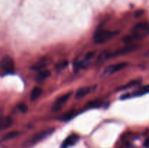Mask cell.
I'll use <instances>...</instances> for the list:
<instances>
[{"mask_svg":"<svg viewBox=\"0 0 149 148\" xmlns=\"http://www.w3.org/2000/svg\"><path fill=\"white\" fill-rule=\"evenodd\" d=\"M149 34V22H141L135 25L130 35L123 38L126 44H132L134 41L143 39Z\"/></svg>","mask_w":149,"mask_h":148,"instance_id":"cell-1","label":"cell"},{"mask_svg":"<svg viewBox=\"0 0 149 148\" xmlns=\"http://www.w3.org/2000/svg\"><path fill=\"white\" fill-rule=\"evenodd\" d=\"M116 35V31H111L109 30H100L95 33L93 39L97 44H101L109 41L114 36Z\"/></svg>","mask_w":149,"mask_h":148,"instance_id":"cell-2","label":"cell"},{"mask_svg":"<svg viewBox=\"0 0 149 148\" xmlns=\"http://www.w3.org/2000/svg\"><path fill=\"white\" fill-rule=\"evenodd\" d=\"M54 130H55L54 129H46V130L42 131L40 132H38L36 134L33 135L29 140H27V142H26V146L30 147L33 145H36V143L41 142L42 140L45 139V138L49 136L51 133H53Z\"/></svg>","mask_w":149,"mask_h":148,"instance_id":"cell-3","label":"cell"},{"mask_svg":"<svg viewBox=\"0 0 149 148\" xmlns=\"http://www.w3.org/2000/svg\"><path fill=\"white\" fill-rule=\"evenodd\" d=\"M139 48V46L137 44H130V45L125 46V47L122 48V49H119L116 50L113 52H108V58L110 59V58L113 57H116L121 56V55H126V54H129L130 52H134L136 49H138Z\"/></svg>","mask_w":149,"mask_h":148,"instance_id":"cell-4","label":"cell"},{"mask_svg":"<svg viewBox=\"0 0 149 148\" xmlns=\"http://www.w3.org/2000/svg\"><path fill=\"white\" fill-rule=\"evenodd\" d=\"M0 68L5 73H13L15 71L14 60L10 56L3 57L0 61Z\"/></svg>","mask_w":149,"mask_h":148,"instance_id":"cell-5","label":"cell"},{"mask_svg":"<svg viewBox=\"0 0 149 148\" xmlns=\"http://www.w3.org/2000/svg\"><path fill=\"white\" fill-rule=\"evenodd\" d=\"M128 65V63L126 62H119V63L112 64V65H109L106 68V69L103 71V75H112V74L117 73L122 70L125 69Z\"/></svg>","mask_w":149,"mask_h":148,"instance_id":"cell-6","label":"cell"},{"mask_svg":"<svg viewBox=\"0 0 149 148\" xmlns=\"http://www.w3.org/2000/svg\"><path fill=\"white\" fill-rule=\"evenodd\" d=\"M72 93L68 92L66 94H63V95L61 96V97H58V99H56L55 102H54L53 104H52V110L54 112L59 111L61 108H62L63 106L66 103V102L69 100V98L71 97Z\"/></svg>","mask_w":149,"mask_h":148,"instance_id":"cell-7","label":"cell"},{"mask_svg":"<svg viewBox=\"0 0 149 148\" xmlns=\"http://www.w3.org/2000/svg\"><path fill=\"white\" fill-rule=\"evenodd\" d=\"M96 88V86H83L81 88L77 90V93H76V98L77 99H81L83 98L84 97H85L86 95L89 94L90 93H91Z\"/></svg>","mask_w":149,"mask_h":148,"instance_id":"cell-8","label":"cell"},{"mask_svg":"<svg viewBox=\"0 0 149 148\" xmlns=\"http://www.w3.org/2000/svg\"><path fill=\"white\" fill-rule=\"evenodd\" d=\"M79 136L77 134H71L64 140L62 144V148H68L69 147L73 146L78 142Z\"/></svg>","mask_w":149,"mask_h":148,"instance_id":"cell-9","label":"cell"},{"mask_svg":"<svg viewBox=\"0 0 149 148\" xmlns=\"http://www.w3.org/2000/svg\"><path fill=\"white\" fill-rule=\"evenodd\" d=\"M13 124V120L10 117H4L0 118V131L10 128Z\"/></svg>","mask_w":149,"mask_h":148,"instance_id":"cell-10","label":"cell"},{"mask_svg":"<svg viewBox=\"0 0 149 148\" xmlns=\"http://www.w3.org/2000/svg\"><path fill=\"white\" fill-rule=\"evenodd\" d=\"M51 75L50 71H42L41 72H39L37 74V75L36 76V80L37 81H43L45 79L49 78Z\"/></svg>","mask_w":149,"mask_h":148,"instance_id":"cell-11","label":"cell"},{"mask_svg":"<svg viewBox=\"0 0 149 148\" xmlns=\"http://www.w3.org/2000/svg\"><path fill=\"white\" fill-rule=\"evenodd\" d=\"M76 115H77V112H76L75 110H70V111L64 113V114L60 118V120H61V121H68V120H70L71 119H72Z\"/></svg>","mask_w":149,"mask_h":148,"instance_id":"cell-12","label":"cell"},{"mask_svg":"<svg viewBox=\"0 0 149 148\" xmlns=\"http://www.w3.org/2000/svg\"><path fill=\"white\" fill-rule=\"evenodd\" d=\"M149 93V84L146 86H144L141 87L139 89L136 90V91L134 92L133 96L135 97H140V96L145 95V94H148Z\"/></svg>","mask_w":149,"mask_h":148,"instance_id":"cell-13","label":"cell"},{"mask_svg":"<svg viewBox=\"0 0 149 148\" xmlns=\"http://www.w3.org/2000/svg\"><path fill=\"white\" fill-rule=\"evenodd\" d=\"M42 93V89L39 87H35L32 89L31 92V100H35L36 99L39 98V97L41 96Z\"/></svg>","mask_w":149,"mask_h":148,"instance_id":"cell-14","label":"cell"},{"mask_svg":"<svg viewBox=\"0 0 149 148\" xmlns=\"http://www.w3.org/2000/svg\"><path fill=\"white\" fill-rule=\"evenodd\" d=\"M103 104V102L100 100H92L87 102L86 107H88V108H93V107H99L102 105Z\"/></svg>","mask_w":149,"mask_h":148,"instance_id":"cell-15","label":"cell"},{"mask_svg":"<svg viewBox=\"0 0 149 148\" xmlns=\"http://www.w3.org/2000/svg\"><path fill=\"white\" fill-rule=\"evenodd\" d=\"M19 135V132L17 131H10L9 133H7V134H5L3 137V140H10V139H13L14 138H15L16 136H17Z\"/></svg>","mask_w":149,"mask_h":148,"instance_id":"cell-16","label":"cell"},{"mask_svg":"<svg viewBox=\"0 0 149 148\" xmlns=\"http://www.w3.org/2000/svg\"><path fill=\"white\" fill-rule=\"evenodd\" d=\"M46 65L47 63L45 61H40V62H38L37 63L35 64V65L32 67L31 69L34 70V71H39V70L45 68V67L46 66Z\"/></svg>","mask_w":149,"mask_h":148,"instance_id":"cell-17","label":"cell"},{"mask_svg":"<svg viewBox=\"0 0 149 148\" xmlns=\"http://www.w3.org/2000/svg\"><path fill=\"white\" fill-rule=\"evenodd\" d=\"M141 82V80H140V79L139 80H134V81H131V82H130L128 84L125 85L124 87H122L121 89H129V88H130V87L135 86L138 85V84H139Z\"/></svg>","mask_w":149,"mask_h":148,"instance_id":"cell-18","label":"cell"},{"mask_svg":"<svg viewBox=\"0 0 149 148\" xmlns=\"http://www.w3.org/2000/svg\"><path fill=\"white\" fill-rule=\"evenodd\" d=\"M67 65H68V62H67V61H63V62H61V63L58 64V65H56V69L57 70L64 69Z\"/></svg>","mask_w":149,"mask_h":148,"instance_id":"cell-19","label":"cell"},{"mask_svg":"<svg viewBox=\"0 0 149 148\" xmlns=\"http://www.w3.org/2000/svg\"><path fill=\"white\" fill-rule=\"evenodd\" d=\"M18 109L20 110V111H21L22 113H26L28 110V107L25 104H20L18 105Z\"/></svg>","mask_w":149,"mask_h":148,"instance_id":"cell-20","label":"cell"},{"mask_svg":"<svg viewBox=\"0 0 149 148\" xmlns=\"http://www.w3.org/2000/svg\"><path fill=\"white\" fill-rule=\"evenodd\" d=\"M147 55H148V56H149V51L148 52V53H147Z\"/></svg>","mask_w":149,"mask_h":148,"instance_id":"cell-21","label":"cell"}]
</instances>
